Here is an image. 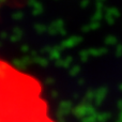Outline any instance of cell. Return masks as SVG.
Listing matches in <instances>:
<instances>
[]
</instances>
